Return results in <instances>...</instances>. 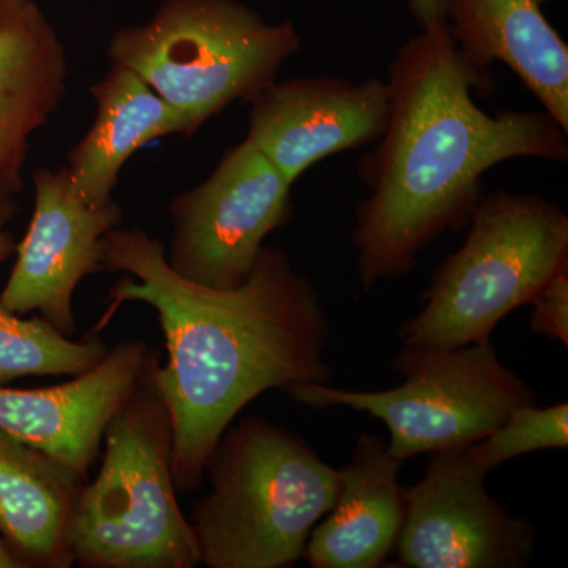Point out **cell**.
<instances>
[{"instance_id":"cell-1","label":"cell","mask_w":568,"mask_h":568,"mask_svg":"<svg viewBox=\"0 0 568 568\" xmlns=\"http://www.w3.org/2000/svg\"><path fill=\"white\" fill-rule=\"evenodd\" d=\"M102 265L129 275L112 287L93 334L126 302L152 306L159 316L168 362L156 365L155 379L173 425L179 495L201 487L213 447L257 396L331 383L324 358L331 321L312 280L283 250L264 245L241 286L215 290L175 274L159 239L114 227L103 237Z\"/></svg>"},{"instance_id":"cell-2","label":"cell","mask_w":568,"mask_h":568,"mask_svg":"<svg viewBox=\"0 0 568 568\" xmlns=\"http://www.w3.org/2000/svg\"><path fill=\"white\" fill-rule=\"evenodd\" d=\"M491 82L452 39L447 22L422 29L388 67L390 114L375 151L358 164L368 197L353 245L365 291L416 268L418 254L470 222L481 178L514 159L566 162V130L547 111L488 114L474 100Z\"/></svg>"},{"instance_id":"cell-3","label":"cell","mask_w":568,"mask_h":568,"mask_svg":"<svg viewBox=\"0 0 568 568\" xmlns=\"http://www.w3.org/2000/svg\"><path fill=\"white\" fill-rule=\"evenodd\" d=\"M204 474L211 491L190 523L209 568L295 566L339 491V469L304 437L254 416L227 426Z\"/></svg>"},{"instance_id":"cell-4","label":"cell","mask_w":568,"mask_h":568,"mask_svg":"<svg viewBox=\"0 0 568 568\" xmlns=\"http://www.w3.org/2000/svg\"><path fill=\"white\" fill-rule=\"evenodd\" d=\"M160 353L103 435L102 466L78 493L70 521L73 566L194 568L200 549L179 506L173 425L155 379Z\"/></svg>"},{"instance_id":"cell-5","label":"cell","mask_w":568,"mask_h":568,"mask_svg":"<svg viewBox=\"0 0 568 568\" xmlns=\"http://www.w3.org/2000/svg\"><path fill=\"white\" fill-rule=\"evenodd\" d=\"M469 223L465 244L433 274L420 312L399 328L403 345L488 342L568 264L567 213L538 194H484Z\"/></svg>"},{"instance_id":"cell-6","label":"cell","mask_w":568,"mask_h":568,"mask_svg":"<svg viewBox=\"0 0 568 568\" xmlns=\"http://www.w3.org/2000/svg\"><path fill=\"white\" fill-rule=\"evenodd\" d=\"M298 48L293 22L271 24L239 0H163L144 24L115 31L108 55L197 132L231 103L252 102Z\"/></svg>"},{"instance_id":"cell-7","label":"cell","mask_w":568,"mask_h":568,"mask_svg":"<svg viewBox=\"0 0 568 568\" xmlns=\"http://www.w3.org/2000/svg\"><path fill=\"white\" fill-rule=\"evenodd\" d=\"M405 383L362 392L305 383L284 388L301 405L345 406L379 418L395 458L439 454L484 439L515 409L536 405L528 384L497 357L491 339L458 347L405 345L394 361Z\"/></svg>"},{"instance_id":"cell-8","label":"cell","mask_w":568,"mask_h":568,"mask_svg":"<svg viewBox=\"0 0 568 568\" xmlns=\"http://www.w3.org/2000/svg\"><path fill=\"white\" fill-rule=\"evenodd\" d=\"M293 183L248 140L230 149L213 173L171 203L168 264L190 282L233 290L252 274L265 239L293 215Z\"/></svg>"},{"instance_id":"cell-9","label":"cell","mask_w":568,"mask_h":568,"mask_svg":"<svg viewBox=\"0 0 568 568\" xmlns=\"http://www.w3.org/2000/svg\"><path fill=\"white\" fill-rule=\"evenodd\" d=\"M488 470L466 447L432 454L425 476L406 488L396 544L409 568H521L536 549V528L489 496Z\"/></svg>"},{"instance_id":"cell-10","label":"cell","mask_w":568,"mask_h":568,"mask_svg":"<svg viewBox=\"0 0 568 568\" xmlns=\"http://www.w3.org/2000/svg\"><path fill=\"white\" fill-rule=\"evenodd\" d=\"M36 209L17 246V263L0 294L14 315L40 312L63 335L77 331L73 295L85 276L103 271V237L122 222L121 205L85 201L69 170L33 174Z\"/></svg>"},{"instance_id":"cell-11","label":"cell","mask_w":568,"mask_h":568,"mask_svg":"<svg viewBox=\"0 0 568 568\" xmlns=\"http://www.w3.org/2000/svg\"><path fill=\"white\" fill-rule=\"evenodd\" d=\"M250 103L245 140L294 185L321 160L376 144L387 129L390 89L381 78H291Z\"/></svg>"},{"instance_id":"cell-12","label":"cell","mask_w":568,"mask_h":568,"mask_svg":"<svg viewBox=\"0 0 568 568\" xmlns=\"http://www.w3.org/2000/svg\"><path fill=\"white\" fill-rule=\"evenodd\" d=\"M156 353L144 339H129L110 347L91 372L61 386H0V429L88 481L108 425L140 386Z\"/></svg>"},{"instance_id":"cell-13","label":"cell","mask_w":568,"mask_h":568,"mask_svg":"<svg viewBox=\"0 0 568 568\" xmlns=\"http://www.w3.org/2000/svg\"><path fill=\"white\" fill-rule=\"evenodd\" d=\"M69 61L36 0H0V201L22 189L29 141L65 95Z\"/></svg>"},{"instance_id":"cell-14","label":"cell","mask_w":568,"mask_h":568,"mask_svg":"<svg viewBox=\"0 0 568 568\" xmlns=\"http://www.w3.org/2000/svg\"><path fill=\"white\" fill-rule=\"evenodd\" d=\"M402 459L375 435H361L339 469L334 507L317 521L304 559L312 568H377L395 551L406 517Z\"/></svg>"},{"instance_id":"cell-15","label":"cell","mask_w":568,"mask_h":568,"mask_svg":"<svg viewBox=\"0 0 568 568\" xmlns=\"http://www.w3.org/2000/svg\"><path fill=\"white\" fill-rule=\"evenodd\" d=\"M547 0H447L446 22L467 61H499L568 132V48L547 17Z\"/></svg>"},{"instance_id":"cell-16","label":"cell","mask_w":568,"mask_h":568,"mask_svg":"<svg viewBox=\"0 0 568 568\" xmlns=\"http://www.w3.org/2000/svg\"><path fill=\"white\" fill-rule=\"evenodd\" d=\"M97 118L69 155L71 182L85 201L106 204L118 185L123 164L142 145L170 136L196 133L190 119L162 99L132 70L112 65L91 88Z\"/></svg>"},{"instance_id":"cell-17","label":"cell","mask_w":568,"mask_h":568,"mask_svg":"<svg viewBox=\"0 0 568 568\" xmlns=\"http://www.w3.org/2000/svg\"><path fill=\"white\" fill-rule=\"evenodd\" d=\"M80 477L0 429V537L22 567L70 568Z\"/></svg>"},{"instance_id":"cell-18","label":"cell","mask_w":568,"mask_h":568,"mask_svg":"<svg viewBox=\"0 0 568 568\" xmlns=\"http://www.w3.org/2000/svg\"><path fill=\"white\" fill-rule=\"evenodd\" d=\"M108 351L99 335L73 342L43 317L22 320L0 305V386L26 376H81Z\"/></svg>"},{"instance_id":"cell-19","label":"cell","mask_w":568,"mask_h":568,"mask_svg":"<svg viewBox=\"0 0 568 568\" xmlns=\"http://www.w3.org/2000/svg\"><path fill=\"white\" fill-rule=\"evenodd\" d=\"M567 446L568 403L549 407H537L536 403L515 409L495 432L466 446V454L489 473L521 455Z\"/></svg>"},{"instance_id":"cell-20","label":"cell","mask_w":568,"mask_h":568,"mask_svg":"<svg viewBox=\"0 0 568 568\" xmlns=\"http://www.w3.org/2000/svg\"><path fill=\"white\" fill-rule=\"evenodd\" d=\"M529 305L530 332L568 346V264L545 283Z\"/></svg>"},{"instance_id":"cell-21","label":"cell","mask_w":568,"mask_h":568,"mask_svg":"<svg viewBox=\"0 0 568 568\" xmlns=\"http://www.w3.org/2000/svg\"><path fill=\"white\" fill-rule=\"evenodd\" d=\"M409 9L422 29L446 21L447 0H409Z\"/></svg>"},{"instance_id":"cell-22","label":"cell","mask_w":568,"mask_h":568,"mask_svg":"<svg viewBox=\"0 0 568 568\" xmlns=\"http://www.w3.org/2000/svg\"><path fill=\"white\" fill-rule=\"evenodd\" d=\"M14 213V203L11 200L0 201V263L9 260L17 245H14L13 237L7 231V223Z\"/></svg>"},{"instance_id":"cell-23","label":"cell","mask_w":568,"mask_h":568,"mask_svg":"<svg viewBox=\"0 0 568 568\" xmlns=\"http://www.w3.org/2000/svg\"><path fill=\"white\" fill-rule=\"evenodd\" d=\"M0 568H24L17 556L10 551L6 541L0 537Z\"/></svg>"}]
</instances>
